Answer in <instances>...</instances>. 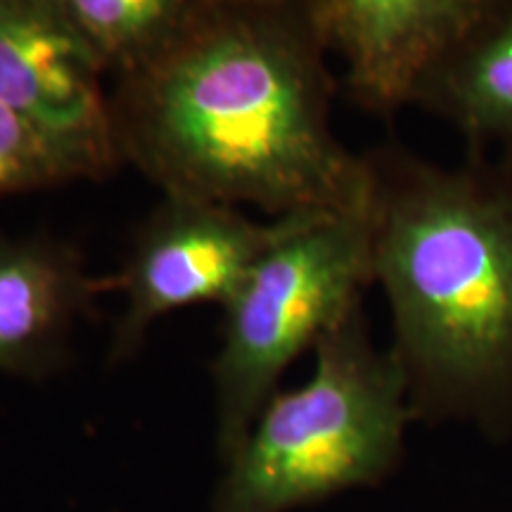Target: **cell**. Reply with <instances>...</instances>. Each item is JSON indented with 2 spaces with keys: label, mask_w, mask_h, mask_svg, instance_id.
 <instances>
[{
  "label": "cell",
  "mask_w": 512,
  "mask_h": 512,
  "mask_svg": "<svg viewBox=\"0 0 512 512\" xmlns=\"http://www.w3.org/2000/svg\"><path fill=\"white\" fill-rule=\"evenodd\" d=\"M328 43L311 8L207 5L178 41L110 91L114 150L164 195L268 214L368 195V157L332 131Z\"/></svg>",
  "instance_id": "6da1fadb"
},
{
  "label": "cell",
  "mask_w": 512,
  "mask_h": 512,
  "mask_svg": "<svg viewBox=\"0 0 512 512\" xmlns=\"http://www.w3.org/2000/svg\"><path fill=\"white\" fill-rule=\"evenodd\" d=\"M373 283L394 323L413 418L512 427V174L368 155Z\"/></svg>",
  "instance_id": "7a4b0ae2"
},
{
  "label": "cell",
  "mask_w": 512,
  "mask_h": 512,
  "mask_svg": "<svg viewBox=\"0 0 512 512\" xmlns=\"http://www.w3.org/2000/svg\"><path fill=\"white\" fill-rule=\"evenodd\" d=\"M302 387L275 392L228 460L211 512H287L389 477L413 418L394 351L368 335L363 306L316 344Z\"/></svg>",
  "instance_id": "3957f363"
},
{
  "label": "cell",
  "mask_w": 512,
  "mask_h": 512,
  "mask_svg": "<svg viewBox=\"0 0 512 512\" xmlns=\"http://www.w3.org/2000/svg\"><path fill=\"white\" fill-rule=\"evenodd\" d=\"M370 283V188L349 207L299 216L290 233L254 266L223 306V342L211 368L223 463L245 444L294 358L316 349L354 313Z\"/></svg>",
  "instance_id": "277c9868"
},
{
  "label": "cell",
  "mask_w": 512,
  "mask_h": 512,
  "mask_svg": "<svg viewBox=\"0 0 512 512\" xmlns=\"http://www.w3.org/2000/svg\"><path fill=\"white\" fill-rule=\"evenodd\" d=\"M299 216L259 223L228 204L164 195L138 228L121 271L107 278L110 292L126 299L112 361L136 354L147 330L169 313L195 304L226 306Z\"/></svg>",
  "instance_id": "5b68a950"
},
{
  "label": "cell",
  "mask_w": 512,
  "mask_h": 512,
  "mask_svg": "<svg viewBox=\"0 0 512 512\" xmlns=\"http://www.w3.org/2000/svg\"><path fill=\"white\" fill-rule=\"evenodd\" d=\"M510 8L512 0H311L351 98L382 117L415 107L434 69Z\"/></svg>",
  "instance_id": "8992f818"
},
{
  "label": "cell",
  "mask_w": 512,
  "mask_h": 512,
  "mask_svg": "<svg viewBox=\"0 0 512 512\" xmlns=\"http://www.w3.org/2000/svg\"><path fill=\"white\" fill-rule=\"evenodd\" d=\"M105 76L57 0H0V102L114 171Z\"/></svg>",
  "instance_id": "52a82bcc"
},
{
  "label": "cell",
  "mask_w": 512,
  "mask_h": 512,
  "mask_svg": "<svg viewBox=\"0 0 512 512\" xmlns=\"http://www.w3.org/2000/svg\"><path fill=\"white\" fill-rule=\"evenodd\" d=\"M110 290L81 254L50 238L0 240V370L46 377L67 361L76 320Z\"/></svg>",
  "instance_id": "ba28073f"
},
{
  "label": "cell",
  "mask_w": 512,
  "mask_h": 512,
  "mask_svg": "<svg viewBox=\"0 0 512 512\" xmlns=\"http://www.w3.org/2000/svg\"><path fill=\"white\" fill-rule=\"evenodd\" d=\"M415 107L446 119L479 157L486 147L512 155V8L434 69Z\"/></svg>",
  "instance_id": "9c48e42d"
},
{
  "label": "cell",
  "mask_w": 512,
  "mask_h": 512,
  "mask_svg": "<svg viewBox=\"0 0 512 512\" xmlns=\"http://www.w3.org/2000/svg\"><path fill=\"white\" fill-rule=\"evenodd\" d=\"M114 81L138 72L188 31L204 0H57Z\"/></svg>",
  "instance_id": "30bf717a"
},
{
  "label": "cell",
  "mask_w": 512,
  "mask_h": 512,
  "mask_svg": "<svg viewBox=\"0 0 512 512\" xmlns=\"http://www.w3.org/2000/svg\"><path fill=\"white\" fill-rule=\"evenodd\" d=\"M110 174L86 150L0 102V197Z\"/></svg>",
  "instance_id": "8fae6325"
},
{
  "label": "cell",
  "mask_w": 512,
  "mask_h": 512,
  "mask_svg": "<svg viewBox=\"0 0 512 512\" xmlns=\"http://www.w3.org/2000/svg\"><path fill=\"white\" fill-rule=\"evenodd\" d=\"M207 5L226 8H311V0H204Z\"/></svg>",
  "instance_id": "7c38bea8"
}]
</instances>
